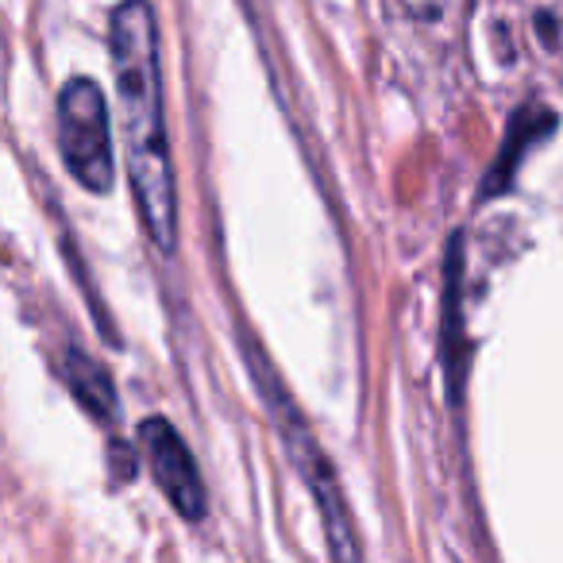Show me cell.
<instances>
[{
  "label": "cell",
  "mask_w": 563,
  "mask_h": 563,
  "mask_svg": "<svg viewBox=\"0 0 563 563\" xmlns=\"http://www.w3.org/2000/svg\"><path fill=\"white\" fill-rule=\"evenodd\" d=\"M112 78L120 97V143L135 209L151 243L163 255L178 251V181H174L170 140H166L163 63L158 24L147 0H124L109 20Z\"/></svg>",
  "instance_id": "obj_1"
},
{
  "label": "cell",
  "mask_w": 563,
  "mask_h": 563,
  "mask_svg": "<svg viewBox=\"0 0 563 563\" xmlns=\"http://www.w3.org/2000/svg\"><path fill=\"white\" fill-rule=\"evenodd\" d=\"M552 128H555L552 112H544V109H525V112H517L514 132H509V143H506V151H501V158H498V170H494V186L490 189H498L501 181H509V174H514V166H517V158H521V151L529 147L532 140H540L544 132H552Z\"/></svg>",
  "instance_id": "obj_6"
},
{
  "label": "cell",
  "mask_w": 563,
  "mask_h": 563,
  "mask_svg": "<svg viewBox=\"0 0 563 563\" xmlns=\"http://www.w3.org/2000/svg\"><path fill=\"white\" fill-rule=\"evenodd\" d=\"M58 151L66 170L89 194H112L117 186V151L112 120L101 86L89 78H70L58 93Z\"/></svg>",
  "instance_id": "obj_3"
},
{
  "label": "cell",
  "mask_w": 563,
  "mask_h": 563,
  "mask_svg": "<svg viewBox=\"0 0 563 563\" xmlns=\"http://www.w3.org/2000/svg\"><path fill=\"white\" fill-rule=\"evenodd\" d=\"M63 375H66L70 394L97 417V421H112V417H117V386H112V375L101 363L89 360L86 352H66Z\"/></svg>",
  "instance_id": "obj_5"
},
{
  "label": "cell",
  "mask_w": 563,
  "mask_h": 563,
  "mask_svg": "<svg viewBox=\"0 0 563 563\" xmlns=\"http://www.w3.org/2000/svg\"><path fill=\"white\" fill-rule=\"evenodd\" d=\"M140 448L151 467V478L166 494L174 514L186 517V521H201L209 498H205L201 471H197V460L181 440V432L166 417H147L140 424Z\"/></svg>",
  "instance_id": "obj_4"
},
{
  "label": "cell",
  "mask_w": 563,
  "mask_h": 563,
  "mask_svg": "<svg viewBox=\"0 0 563 563\" xmlns=\"http://www.w3.org/2000/svg\"><path fill=\"white\" fill-rule=\"evenodd\" d=\"M240 347H243V363H247L251 383H255L258 398H263V406H266V417H271L274 432H278V440H282V452L294 463V471H298V478L306 483V490L313 494L317 514H321V521H324V537H329L332 563H360V540H355V525H352V514H347L344 490H340L336 467L329 463L321 440L313 437L306 413L298 409L294 394L286 390V383H282V375L274 371V363L263 355V347L251 336H243V332H240Z\"/></svg>",
  "instance_id": "obj_2"
}]
</instances>
